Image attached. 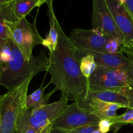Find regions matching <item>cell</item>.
Here are the masks:
<instances>
[{
  "label": "cell",
  "instance_id": "cell-24",
  "mask_svg": "<svg viewBox=\"0 0 133 133\" xmlns=\"http://www.w3.org/2000/svg\"><path fill=\"white\" fill-rule=\"evenodd\" d=\"M112 123L109 119H103L98 123V129L101 133H107L110 131Z\"/></svg>",
  "mask_w": 133,
  "mask_h": 133
},
{
  "label": "cell",
  "instance_id": "cell-5",
  "mask_svg": "<svg viewBox=\"0 0 133 133\" xmlns=\"http://www.w3.org/2000/svg\"><path fill=\"white\" fill-rule=\"evenodd\" d=\"M9 38L20 50L27 60L32 57V49L42 44L44 38L40 36L36 25V21L30 23L26 18L15 22H7Z\"/></svg>",
  "mask_w": 133,
  "mask_h": 133
},
{
  "label": "cell",
  "instance_id": "cell-29",
  "mask_svg": "<svg viewBox=\"0 0 133 133\" xmlns=\"http://www.w3.org/2000/svg\"><path fill=\"white\" fill-rule=\"evenodd\" d=\"M13 0H0V5H2V4L7 3L11 2Z\"/></svg>",
  "mask_w": 133,
  "mask_h": 133
},
{
  "label": "cell",
  "instance_id": "cell-15",
  "mask_svg": "<svg viewBox=\"0 0 133 133\" xmlns=\"http://www.w3.org/2000/svg\"><path fill=\"white\" fill-rule=\"evenodd\" d=\"M12 1L0 5V42L2 44H5L9 39L7 22L18 20L13 12Z\"/></svg>",
  "mask_w": 133,
  "mask_h": 133
},
{
  "label": "cell",
  "instance_id": "cell-17",
  "mask_svg": "<svg viewBox=\"0 0 133 133\" xmlns=\"http://www.w3.org/2000/svg\"><path fill=\"white\" fill-rule=\"evenodd\" d=\"M45 3L44 0H13L12 7L18 19L26 18L35 7H39Z\"/></svg>",
  "mask_w": 133,
  "mask_h": 133
},
{
  "label": "cell",
  "instance_id": "cell-1",
  "mask_svg": "<svg viewBox=\"0 0 133 133\" xmlns=\"http://www.w3.org/2000/svg\"><path fill=\"white\" fill-rule=\"evenodd\" d=\"M58 43L53 53H49L48 72L51 75V83L62 92L66 98L74 101L83 97L88 88V79L80 70V59L77 49L70 38L66 36L61 25L57 23Z\"/></svg>",
  "mask_w": 133,
  "mask_h": 133
},
{
  "label": "cell",
  "instance_id": "cell-34",
  "mask_svg": "<svg viewBox=\"0 0 133 133\" xmlns=\"http://www.w3.org/2000/svg\"><path fill=\"white\" fill-rule=\"evenodd\" d=\"M44 1H45V3H47V4H48V3H49V2H50V1H53V0H44Z\"/></svg>",
  "mask_w": 133,
  "mask_h": 133
},
{
  "label": "cell",
  "instance_id": "cell-28",
  "mask_svg": "<svg viewBox=\"0 0 133 133\" xmlns=\"http://www.w3.org/2000/svg\"><path fill=\"white\" fill-rule=\"evenodd\" d=\"M3 44H2V43L0 42V50H1V47L3 46ZM3 66H4V64L1 62V61H0V75H1V71H2V70H3Z\"/></svg>",
  "mask_w": 133,
  "mask_h": 133
},
{
  "label": "cell",
  "instance_id": "cell-31",
  "mask_svg": "<svg viewBox=\"0 0 133 133\" xmlns=\"http://www.w3.org/2000/svg\"><path fill=\"white\" fill-rule=\"evenodd\" d=\"M51 133H70V132H58V131H52Z\"/></svg>",
  "mask_w": 133,
  "mask_h": 133
},
{
  "label": "cell",
  "instance_id": "cell-25",
  "mask_svg": "<svg viewBox=\"0 0 133 133\" xmlns=\"http://www.w3.org/2000/svg\"><path fill=\"white\" fill-rule=\"evenodd\" d=\"M98 129V125H87L69 131L70 133H92Z\"/></svg>",
  "mask_w": 133,
  "mask_h": 133
},
{
  "label": "cell",
  "instance_id": "cell-11",
  "mask_svg": "<svg viewBox=\"0 0 133 133\" xmlns=\"http://www.w3.org/2000/svg\"><path fill=\"white\" fill-rule=\"evenodd\" d=\"M83 109L88 110L101 119H111L117 115V110L125 108L123 105L83 97L75 101Z\"/></svg>",
  "mask_w": 133,
  "mask_h": 133
},
{
  "label": "cell",
  "instance_id": "cell-10",
  "mask_svg": "<svg viewBox=\"0 0 133 133\" xmlns=\"http://www.w3.org/2000/svg\"><path fill=\"white\" fill-rule=\"evenodd\" d=\"M117 27L123 38V45L133 43V19L124 5L118 0H106Z\"/></svg>",
  "mask_w": 133,
  "mask_h": 133
},
{
  "label": "cell",
  "instance_id": "cell-27",
  "mask_svg": "<svg viewBox=\"0 0 133 133\" xmlns=\"http://www.w3.org/2000/svg\"><path fill=\"white\" fill-rule=\"evenodd\" d=\"M124 6L133 19V0H127Z\"/></svg>",
  "mask_w": 133,
  "mask_h": 133
},
{
  "label": "cell",
  "instance_id": "cell-9",
  "mask_svg": "<svg viewBox=\"0 0 133 133\" xmlns=\"http://www.w3.org/2000/svg\"><path fill=\"white\" fill-rule=\"evenodd\" d=\"M92 29L101 31L109 38H123L117 27L106 0H93Z\"/></svg>",
  "mask_w": 133,
  "mask_h": 133
},
{
  "label": "cell",
  "instance_id": "cell-33",
  "mask_svg": "<svg viewBox=\"0 0 133 133\" xmlns=\"http://www.w3.org/2000/svg\"><path fill=\"white\" fill-rule=\"evenodd\" d=\"M92 133H101V132H100L99 130V129H97V130H96V131H94V132H92Z\"/></svg>",
  "mask_w": 133,
  "mask_h": 133
},
{
  "label": "cell",
  "instance_id": "cell-4",
  "mask_svg": "<svg viewBox=\"0 0 133 133\" xmlns=\"http://www.w3.org/2000/svg\"><path fill=\"white\" fill-rule=\"evenodd\" d=\"M68 99L64 96L58 101L33 110H25L18 118L15 133H24L29 128L40 129L52 124L67 108Z\"/></svg>",
  "mask_w": 133,
  "mask_h": 133
},
{
  "label": "cell",
  "instance_id": "cell-2",
  "mask_svg": "<svg viewBox=\"0 0 133 133\" xmlns=\"http://www.w3.org/2000/svg\"><path fill=\"white\" fill-rule=\"evenodd\" d=\"M11 48V58L4 64L0 75V86L10 90L32 80L40 73L48 71L49 58L44 51L28 61L12 40Z\"/></svg>",
  "mask_w": 133,
  "mask_h": 133
},
{
  "label": "cell",
  "instance_id": "cell-6",
  "mask_svg": "<svg viewBox=\"0 0 133 133\" xmlns=\"http://www.w3.org/2000/svg\"><path fill=\"white\" fill-rule=\"evenodd\" d=\"M99 118L79 106L76 102L68 105L66 110L52 123V131L69 132L87 125H98Z\"/></svg>",
  "mask_w": 133,
  "mask_h": 133
},
{
  "label": "cell",
  "instance_id": "cell-26",
  "mask_svg": "<svg viewBox=\"0 0 133 133\" xmlns=\"http://www.w3.org/2000/svg\"><path fill=\"white\" fill-rule=\"evenodd\" d=\"M52 124L47 126L43 129H36L33 128H29L25 131L24 133H51L52 132Z\"/></svg>",
  "mask_w": 133,
  "mask_h": 133
},
{
  "label": "cell",
  "instance_id": "cell-16",
  "mask_svg": "<svg viewBox=\"0 0 133 133\" xmlns=\"http://www.w3.org/2000/svg\"><path fill=\"white\" fill-rule=\"evenodd\" d=\"M47 87L48 85L45 87L41 86L32 94L27 95L25 101L26 110H33L48 104L50 97L57 89L55 88L52 92L45 94V90Z\"/></svg>",
  "mask_w": 133,
  "mask_h": 133
},
{
  "label": "cell",
  "instance_id": "cell-7",
  "mask_svg": "<svg viewBox=\"0 0 133 133\" xmlns=\"http://www.w3.org/2000/svg\"><path fill=\"white\" fill-rule=\"evenodd\" d=\"M126 87H129V81L126 71L97 67L88 79L87 90L116 91Z\"/></svg>",
  "mask_w": 133,
  "mask_h": 133
},
{
  "label": "cell",
  "instance_id": "cell-18",
  "mask_svg": "<svg viewBox=\"0 0 133 133\" xmlns=\"http://www.w3.org/2000/svg\"><path fill=\"white\" fill-rule=\"evenodd\" d=\"M97 68V65L92 54L85 55L80 58L81 71L83 76L87 79L90 77Z\"/></svg>",
  "mask_w": 133,
  "mask_h": 133
},
{
  "label": "cell",
  "instance_id": "cell-23",
  "mask_svg": "<svg viewBox=\"0 0 133 133\" xmlns=\"http://www.w3.org/2000/svg\"><path fill=\"white\" fill-rule=\"evenodd\" d=\"M119 92L127 99L129 101L128 109H133V88L126 87L119 90Z\"/></svg>",
  "mask_w": 133,
  "mask_h": 133
},
{
  "label": "cell",
  "instance_id": "cell-13",
  "mask_svg": "<svg viewBox=\"0 0 133 133\" xmlns=\"http://www.w3.org/2000/svg\"><path fill=\"white\" fill-rule=\"evenodd\" d=\"M48 15L49 18V33L46 37L44 38L42 45L45 48H48L49 51V53H53L57 48L58 43V31L57 27V23L58 22L57 17L53 10V1L48 3Z\"/></svg>",
  "mask_w": 133,
  "mask_h": 133
},
{
  "label": "cell",
  "instance_id": "cell-32",
  "mask_svg": "<svg viewBox=\"0 0 133 133\" xmlns=\"http://www.w3.org/2000/svg\"><path fill=\"white\" fill-rule=\"evenodd\" d=\"M123 46H127V47H130V48H132L133 49V43H132V44H129V45H123Z\"/></svg>",
  "mask_w": 133,
  "mask_h": 133
},
{
  "label": "cell",
  "instance_id": "cell-22",
  "mask_svg": "<svg viewBox=\"0 0 133 133\" xmlns=\"http://www.w3.org/2000/svg\"><path fill=\"white\" fill-rule=\"evenodd\" d=\"M12 48L10 38L3 45L0 50V61L3 64L7 63L11 58Z\"/></svg>",
  "mask_w": 133,
  "mask_h": 133
},
{
  "label": "cell",
  "instance_id": "cell-30",
  "mask_svg": "<svg viewBox=\"0 0 133 133\" xmlns=\"http://www.w3.org/2000/svg\"><path fill=\"white\" fill-rule=\"evenodd\" d=\"M118 1L119 3L122 4V5H124L125 4V3L127 2V0H118Z\"/></svg>",
  "mask_w": 133,
  "mask_h": 133
},
{
  "label": "cell",
  "instance_id": "cell-19",
  "mask_svg": "<svg viewBox=\"0 0 133 133\" xmlns=\"http://www.w3.org/2000/svg\"><path fill=\"white\" fill-rule=\"evenodd\" d=\"M113 125L121 126L123 125H133V109H128L123 114L116 115L110 119Z\"/></svg>",
  "mask_w": 133,
  "mask_h": 133
},
{
  "label": "cell",
  "instance_id": "cell-20",
  "mask_svg": "<svg viewBox=\"0 0 133 133\" xmlns=\"http://www.w3.org/2000/svg\"><path fill=\"white\" fill-rule=\"evenodd\" d=\"M106 53H123V42L118 38H109L105 45Z\"/></svg>",
  "mask_w": 133,
  "mask_h": 133
},
{
  "label": "cell",
  "instance_id": "cell-14",
  "mask_svg": "<svg viewBox=\"0 0 133 133\" xmlns=\"http://www.w3.org/2000/svg\"><path fill=\"white\" fill-rule=\"evenodd\" d=\"M83 97L101 100V101L108 103L119 104V105L125 107L126 109H128V100L124 96L119 93V90L116 91L105 90L97 91V92H91V91L87 90Z\"/></svg>",
  "mask_w": 133,
  "mask_h": 133
},
{
  "label": "cell",
  "instance_id": "cell-21",
  "mask_svg": "<svg viewBox=\"0 0 133 133\" xmlns=\"http://www.w3.org/2000/svg\"><path fill=\"white\" fill-rule=\"evenodd\" d=\"M123 53H125L128 58L126 72L129 81V88H133V49L130 47L123 46Z\"/></svg>",
  "mask_w": 133,
  "mask_h": 133
},
{
  "label": "cell",
  "instance_id": "cell-8",
  "mask_svg": "<svg viewBox=\"0 0 133 133\" xmlns=\"http://www.w3.org/2000/svg\"><path fill=\"white\" fill-rule=\"evenodd\" d=\"M69 38L78 53L84 55L95 53H106L105 45L109 38L97 29L81 28L74 29Z\"/></svg>",
  "mask_w": 133,
  "mask_h": 133
},
{
  "label": "cell",
  "instance_id": "cell-3",
  "mask_svg": "<svg viewBox=\"0 0 133 133\" xmlns=\"http://www.w3.org/2000/svg\"><path fill=\"white\" fill-rule=\"evenodd\" d=\"M29 80L19 87L0 96V133H15L17 122L25 110Z\"/></svg>",
  "mask_w": 133,
  "mask_h": 133
},
{
  "label": "cell",
  "instance_id": "cell-12",
  "mask_svg": "<svg viewBox=\"0 0 133 133\" xmlns=\"http://www.w3.org/2000/svg\"><path fill=\"white\" fill-rule=\"evenodd\" d=\"M91 54L94 57L97 67L125 71L127 70L128 58L123 53H95Z\"/></svg>",
  "mask_w": 133,
  "mask_h": 133
}]
</instances>
